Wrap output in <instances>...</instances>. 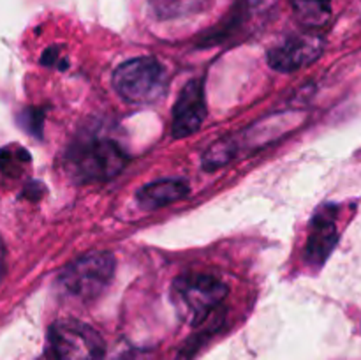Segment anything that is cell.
<instances>
[{
    "label": "cell",
    "instance_id": "7a4b0ae2",
    "mask_svg": "<svg viewBox=\"0 0 361 360\" xmlns=\"http://www.w3.org/2000/svg\"><path fill=\"white\" fill-rule=\"evenodd\" d=\"M228 295V286L208 274H185L175 279L171 286L173 304L180 316L197 325Z\"/></svg>",
    "mask_w": 361,
    "mask_h": 360
},
{
    "label": "cell",
    "instance_id": "52a82bcc",
    "mask_svg": "<svg viewBox=\"0 0 361 360\" xmlns=\"http://www.w3.org/2000/svg\"><path fill=\"white\" fill-rule=\"evenodd\" d=\"M323 52V41L317 35H295L268 53V64L274 69L296 71L314 62Z\"/></svg>",
    "mask_w": 361,
    "mask_h": 360
},
{
    "label": "cell",
    "instance_id": "3957f363",
    "mask_svg": "<svg viewBox=\"0 0 361 360\" xmlns=\"http://www.w3.org/2000/svg\"><path fill=\"white\" fill-rule=\"evenodd\" d=\"M116 92L134 104H150L166 90L164 67L150 56L123 62L113 74Z\"/></svg>",
    "mask_w": 361,
    "mask_h": 360
},
{
    "label": "cell",
    "instance_id": "8fae6325",
    "mask_svg": "<svg viewBox=\"0 0 361 360\" xmlns=\"http://www.w3.org/2000/svg\"><path fill=\"white\" fill-rule=\"evenodd\" d=\"M291 2L298 20L307 27H323L330 20L334 0H291Z\"/></svg>",
    "mask_w": 361,
    "mask_h": 360
},
{
    "label": "cell",
    "instance_id": "7c38bea8",
    "mask_svg": "<svg viewBox=\"0 0 361 360\" xmlns=\"http://www.w3.org/2000/svg\"><path fill=\"white\" fill-rule=\"evenodd\" d=\"M28 164H30V154L23 147L9 145V147L0 148V173L4 176L16 179Z\"/></svg>",
    "mask_w": 361,
    "mask_h": 360
},
{
    "label": "cell",
    "instance_id": "9c48e42d",
    "mask_svg": "<svg viewBox=\"0 0 361 360\" xmlns=\"http://www.w3.org/2000/svg\"><path fill=\"white\" fill-rule=\"evenodd\" d=\"M189 194V186L180 179H166L152 182L137 191V201L143 208H159L175 203Z\"/></svg>",
    "mask_w": 361,
    "mask_h": 360
},
{
    "label": "cell",
    "instance_id": "5bb4252c",
    "mask_svg": "<svg viewBox=\"0 0 361 360\" xmlns=\"http://www.w3.org/2000/svg\"><path fill=\"white\" fill-rule=\"evenodd\" d=\"M4 272H6V247H4L2 239H0V281L4 277Z\"/></svg>",
    "mask_w": 361,
    "mask_h": 360
},
{
    "label": "cell",
    "instance_id": "30bf717a",
    "mask_svg": "<svg viewBox=\"0 0 361 360\" xmlns=\"http://www.w3.org/2000/svg\"><path fill=\"white\" fill-rule=\"evenodd\" d=\"M210 0H150V11L157 20L173 21L203 13Z\"/></svg>",
    "mask_w": 361,
    "mask_h": 360
},
{
    "label": "cell",
    "instance_id": "4fadbf2b",
    "mask_svg": "<svg viewBox=\"0 0 361 360\" xmlns=\"http://www.w3.org/2000/svg\"><path fill=\"white\" fill-rule=\"evenodd\" d=\"M20 124L23 126V129H27L30 134H34V136H41L42 134V112L37 108L23 109L20 115Z\"/></svg>",
    "mask_w": 361,
    "mask_h": 360
},
{
    "label": "cell",
    "instance_id": "6da1fadb",
    "mask_svg": "<svg viewBox=\"0 0 361 360\" xmlns=\"http://www.w3.org/2000/svg\"><path fill=\"white\" fill-rule=\"evenodd\" d=\"M113 272L115 256L108 251H92L63 268L59 288L69 299L90 302L108 288Z\"/></svg>",
    "mask_w": 361,
    "mask_h": 360
},
{
    "label": "cell",
    "instance_id": "277c9868",
    "mask_svg": "<svg viewBox=\"0 0 361 360\" xmlns=\"http://www.w3.org/2000/svg\"><path fill=\"white\" fill-rule=\"evenodd\" d=\"M49 341L56 360H104V341L83 321H56L49 330Z\"/></svg>",
    "mask_w": 361,
    "mask_h": 360
},
{
    "label": "cell",
    "instance_id": "ba28073f",
    "mask_svg": "<svg viewBox=\"0 0 361 360\" xmlns=\"http://www.w3.org/2000/svg\"><path fill=\"white\" fill-rule=\"evenodd\" d=\"M337 226H335L334 208H323L312 219L309 242H307V260L312 265H323L337 244Z\"/></svg>",
    "mask_w": 361,
    "mask_h": 360
},
{
    "label": "cell",
    "instance_id": "5b68a950",
    "mask_svg": "<svg viewBox=\"0 0 361 360\" xmlns=\"http://www.w3.org/2000/svg\"><path fill=\"white\" fill-rule=\"evenodd\" d=\"M126 154L111 140H94L71 152V166L83 180H108L126 168Z\"/></svg>",
    "mask_w": 361,
    "mask_h": 360
},
{
    "label": "cell",
    "instance_id": "8992f818",
    "mask_svg": "<svg viewBox=\"0 0 361 360\" xmlns=\"http://www.w3.org/2000/svg\"><path fill=\"white\" fill-rule=\"evenodd\" d=\"M204 115L207 104L203 83L200 80H192L182 88L173 108V136L187 138L194 134L201 127Z\"/></svg>",
    "mask_w": 361,
    "mask_h": 360
}]
</instances>
